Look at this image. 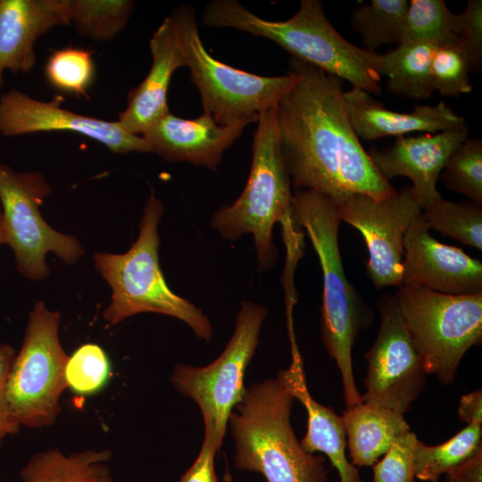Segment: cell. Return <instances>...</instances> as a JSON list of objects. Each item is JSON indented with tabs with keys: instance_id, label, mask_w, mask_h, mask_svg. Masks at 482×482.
Masks as SVG:
<instances>
[{
	"instance_id": "cell-1",
	"label": "cell",
	"mask_w": 482,
	"mask_h": 482,
	"mask_svg": "<svg viewBox=\"0 0 482 482\" xmlns=\"http://www.w3.org/2000/svg\"><path fill=\"white\" fill-rule=\"evenodd\" d=\"M294 87L276 106L281 154L295 189H312L336 203L353 194L375 199L397 190L378 171L349 120L343 80L298 60Z\"/></svg>"
},
{
	"instance_id": "cell-2",
	"label": "cell",
	"mask_w": 482,
	"mask_h": 482,
	"mask_svg": "<svg viewBox=\"0 0 482 482\" xmlns=\"http://www.w3.org/2000/svg\"><path fill=\"white\" fill-rule=\"evenodd\" d=\"M201 21L212 28H231L265 37L328 74L363 89L381 93V54L357 46L327 19L321 1L301 0L297 12L287 21L258 17L237 0H212L205 4Z\"/></svg>"
},
{
	"instance_id": "cell-3",
	"label": "cell",
	"mask_w": 482,
	"mask_h": 482,
	"mask_svg": "<svg viewBox=\"0 0 482 482\" xmlns=\"http://www.w3.org/2000/svg\"><path fill=\"white\" fill-rule=\"evenodd\" d=\"M292 210L320 261L323 282L321 339L339 369L345 403L350 408L362 403L353 378L352 349L359 332L372 321L373 312L345 274L338 245L341 220L335 200L312 189H295Z\"/></svg>"
},
{
	"instance_id": "cell-4",
	"label": "cell",
	"mask_w": 482,
	"mask_h": 482,
	"mask_svg": "<svg viewBox=\"0 0 482 482\" xmlns=\"http://www.w3.org/2000/svg\"><path fill=\"white\" fill-rule=\"evenodd\" d=\"M294 400L278 378L245 388L229 419L238 470L261 473L267 482H327L325 458L306 452L295 435Z\"/></svg>"
},
{
	"instance_id": "cell-5",
	"label": "cell",
	"mask_w": 482,
	"mask_h": 482,
	"mask_svg": "<svg viewBox=\"0 0 482 482\" xmlns=\"http://www.w3.org/2000/svg\"><path fill=\"white\" fill-rule=\"evenodd\" d=\"M164 206L152 190L139 221L137 240L124 253H96V269L112 289L109 305L103 313L111 325L138 313L153 312L185 322L195 335L206 342L213 337V327L202 309L175 294L168 286L159 263L158 225Z\"/></svg>"
},
{
	"instance_id": "cell-6",
	"label": "cell",
	"mask_w": 482,
	"mask_h": 482,
	"mask_svg": "<svg viewBox=\"0 0 482 482\" xmlns=\"http://www.w3.org/2000/svg\"><path fill=\"white\" fill-rule=\"evenodd\" d=\"M252 148L244 190L232 204H223L212 213L210 225L225 241L252 235L258 270L266 271L278 258L273 227L293 214L292 185L279 146L276 107L260 115Z\"/></svg>"
},
{
	"instance_id": "cell-7",
	"label": "cell",
	"mask_w": 482,
	"mask_h": 482,
	"mask_svg": "<svg viewBox=\"0 0 482 482\" xmlns=\"http://www.w3.org/2000/svg\"><path fill=\"white\" fill-rule=\"evenodd\" d=\"M168 18L189 69V80L200 93L204 112L219 124L257 122L298 79L292 71L285 75L260 76L214 59L201 41L195 10L190 4L179 6Z\"/></svg>"
},
{
	"instance_id": "cell-8",
	"label": "cell",
	"mask_w": 482,
	"mask_h": 482,
	"mask_svg": "<svg viewBox=\"0 0 482 482\" xmlns=\"http://www.w3.org/2000/svg\"><path fill=\"white\" fill-rule=\"evenodd\" d=\"M395 299L425 372L453 382L466 352L482 339V293L447 295L401 286Z\"/></svg>"
},
{
	"instance_id": "cell-9",
	"label": "cell",
	"mask_w": 482,
	"mask_h": 482,
	"mask_svg": "<svg viewBox=\"0 0 482 482\" xmlns=\"http://www.w3.org/2000/svg\"><path fill=\"white\" fill-rule=\"evenodd\" d=\"M60 322V312L49 310L42 301L29 312L5 389L10 411L21 428L50 427L62 411L69 356L59 338Z\"/></svg>"
},
{
	"instance_id": "cell-10",
	"label": "cell",
	"mask_w": 482,
	"mask_h": 482,
	"mask_svg": "<svg viewBox=\"0 0 482 482\" xmlns=\"http://www.w3.org/2000/svg\"><path fill=\"white\" fill-rule=\"evenodd\" d=\"M268 314L265 306L244 301L237 314L233 334L222 353L208 365L184 363L174 366L170 382L183 396L192 399L201 410L204 438L220 450L229 416L242 400L245 373L259 344V336Z\"/></svg>"
},
{
	"instance_id": "cell-11",
	"label": "cell",
	"mask_w": 482,
	"mask_h": 482,
	"mask_svg": "<svg viewBox=\"0 0 482 482\" xmlns=\"http://www.w3.org/2000/svg\"><path fill=\"white\" fill-rule=\"evenodd\" d=\"M51 192V186L39 172H16L0 162V204L6 244L14 253L18 270L30 279L49 275L46 260L49 252L67 264L77 262L84 253L75 237L56 231L42 217L39 206Z\"/></svg>"
},
{
	"instance_id": "cell-12",
	"label": "cell",
	"mask_w": 482,
	"mask_h": 482,
	"mask_svg": "<svg viewBox=\"0 0 482 482\" xmlns=\"http://www.w3.org/2000/svg\"><path fill=\"white\" fill-rule=\"evenodd\" d=\"M380 314L378 336L365 355L368 372L362 402L401 414L410 411L426 386L420 356L400 312L395 295L377 300Z\"/></svg>"
},
{
	"instance_id": "cell-13",
	"label": "cell",
	"mask_w": 482,
	"mask_h": 482,
	"mask_svg": "<svg viewBox=\"0 0 482 482\" xmlns=\"http://www.w3.org/2000/svg\"><path fill=\"white\" fill-rule=\"evenodd\" d=\"M337 204L340 220L358 229L365 240L367 273L375 287H401L404 235L422 211L411 187L383 199L353 194Z\"/></svg>"
},
{
	"instance_id": "cell-14",
	"label": "cell",
	"mask_w": 482,
	"mask_h": 482,
	"mask_svg": "<svg viewBox=\"0 0 482 482\" xmlns=\"http://www.w3.org/2000/svg\"><path fill=\"white\" fill-rule=\"evenodd\" d=\"M61 96L35 99L19 89L0 96V134L15 137L48 131L79 133L106 146L113 154L151 153L141 136L127 132L118 121L86 116L61 106Z\"/></svg>"
},
{
	"instance_id": "cell-15",
	"label": "cell",
	"mask_w": 482,
	"mask_h": 482,
	"mask_svg": "<svg viewBox=\"0 0 482 482\" xmlns=\"http://www.w3.org/2000/svg\"><path fill=\"white\" fill-rule=\"evenodd\" d=\"M402 285L447 295L482 293V263L461 249L438 242L421 213L403 238Z\"/></svg>"
},
{
	"instance_id": "cell-16",
	"label": "cell",
	"mask_w": 482,
	"mask_h": 482,
	"mask_svg": "<svg viewBox=\"0 0 482 482\" xmlns=\"http://www.w3.org/2000/svg\"><path fill=\"white\" fill-rule=\"evenodd\" d=\"M467 123L458 128L417 137H399L386 148L372 146L367 154L388 182L403 176L411 179V193L423 209L442 198L436 182L450 154L467 138Z\"/></svg>"
},
{
	"instance_id": "cell-17",
	"label": "cell",
	"mask_w": 482,
	"mask_h": 482,
	"mask_svg": "<svg viewBox=\"0 0 482 482\" xmlns=\"http://www.w3.org/2000/svg\"><path fill=\"white\" fill-rule=\"evenodd\" d=\"M248 122L221 125L203 112L193 120L166 113L141 137L151 153L169 162H188L217 170L224 152L243 134Z\"/></svg>"
},
{
	"instance_id": "cell-18",
	"label": "cell",
	"mask_w": 482,
	"mask_h": 482,
	"mask_svg": "<svg viewBox=\"0 0 482 482\" xmlns=\"http://www.w3.org/2000/svg\"><path fill=\"white\" fill-rule=\"evenodd\" d=\"M70 24V0H0V89L5 71L17 74L33 69L40 36Z\"/></svg>"
},
{
	"instance_id": "cell-19",
	"label": "cell",
	"mask_w": 482,
	"mask_h": 482,
	"mask_svg": "<svg viewBox=\"0 0 482 482\" xmlns=\"http://www.w3.org/2000/svg\"><path fill=\"white\" fill-rule=\"evenodd\" d=\"M351 124L359 138L367 141L383 137H403L411 132L437 133L466 123L445 102L435 105H415L411 112L386 109L370 94L352 87L343 94Z\"/></svg>"
},
{
	"instance_id": "cell-20",
	"label": "cell",
	"mask_w": 482,
	"mask_h": 482,
	"mask_svg": "<svg viewBox=\"0 0 482 482\" xmlns=\"http://www.w3.org/2000/svg\"><path fill=\"white\" fill-rule=\"evenodd\" d=\"M149 48L151 68L144 80L129 91L127 106L117 120L127 132L137 136L170 112L167 93L172 74L186 66L168 17L154 32Z\"/></svg>"
},
{
	"instance_id": "cell-21",
	"label": "cell",
	"mask_w": 482,
	"mask_h": 482,
	"mask_svg": "<svg viewBox=\"0 0 482 482\" xmlns=\"http://www.w3.org/2000/svg\"><path fill=\"white\" fill-rule=\"evenodd\" d=\"M277 378L304 406L307 412V431L300 442L310 453H322L339 474L340 482H362L359 471L346 458V436L343 418L331 407L319 403L311 395L299 351L292 353V362L278 371Z\"/></svg>"
},
{
	"instance_id": "cell-22",
	"label": "cell",
	"mask_w": 482,
	"mask_h": 482,
	"mask_svg": "<svg viewBox=\"0 0 482 482\" xmlns=\"http://www.w3.org/2000/svg\"><path fill=\"white\" fill-rule=\"evenodd\" d=\"M341 416L355 467L373 466L398 436L410 430L403 414L363 402L346 408Z\"/></svg>"
},
{
	"instance_id": "cell-23",
	"label": "cell",
	"mask_w": 482,
	"mask_h": 482,
	"mask_svg": "<svg viewBox=\"0 0 482 482\" xmlns=\"http://www.w3.org/2000/svg\"><path fill=\"white\" fill-rule=\"evenodd\" d=\"M108 449L65 454L58 448L40 451L20 471L21 482H114Z\"/></svg>"
},
{
	"instance_id": "cell-24",
	"label": "cell",
	"mask_w": 482,
	"mask_h": 482,
	"mask_svg": "<svg viewBox=\"0 0 482 482\" xmlns=\"http://www.w3.org/2000/svg\"><path fill=\"white\" fill-rule=\"evenodd\" d=\"M438 46L429 42H405L383 54L380 75L387 78V89L401 97L426 100L434 92L431 61Z\"/></svg>"
},
{
	"instance_id": "cell-25",
	"label": "cell",
	"mask_w": 482,
	"mask_h": 482,
	"mask_svg": "<svg viewBox=\"0 0 482 482\" xmlns=\"http://www.w3.org/2000/svg\"><path fill=\"white\" fill-rule=\"evenodd\" d=\"M481 436L482 424L473 422L441 445H427L419 440L414 452L415 478L437 482L482 449Z\"/></svg>"
},
{
	"instance_id": "cell-26",
	"label": "cell",
	"mask_w": 482,
	"mask_h": 482,
	"mask_svg": "<svg viewBox=\"0 0 482 482\" xmlns=\"http://www.w3.org/2000/svg\"><path fill=\"white\" fill-rule=\"evenodd\" d=\"M407 0H372L355 8L349 18L362 37V48L377 52L383 45L399 44Z\"/></svg>"
},
{
	"instance_id": "cell-27",
	"label": "cell",
	"mask_w": 482,
	"mask_h": 482,
	"mask_svg": "<svg viewBox=\"0 0 482 482\" xmlns=\"http://www.w3.org/2000/svg\"><path fill=\"white\" fill-rule=\"evenodd\" d=\"M482 204L442 198L424 207L421 215L429 229L482 250Z\"/></svg>"
},
{
	"instance_id": "cell-28",
	"label": "cell",
	"mask_w": 482,
	"mask_h": 482,
	"mask_svg": "<svg viewBox=\"0 0 482 482\" xmlns=\"http://www.w3.org/2000/svg\"><path fill=\"white\" fill-rule=\"evenodd\" d=\"M457 14L444 0H411L402 25L400 43L429 42L437 46L455 43Z\"/></svg>"
},
{
	"instance_id": "cell-29",
	"label": "cell",
	"mask_w": 482,
	"mask_h": 482,
	"mask_svg": "<svg viewBox=\"0 0 482 482\" xmlns=\"http://www.w3.org/2000/svg\"><path fill=\"white\" fill-rule=\"evenodd\" d=\"M71 23L96 41L115 37L128 24L135 3L130 0H70Z\"/></svg>"
},
{
	"instance_id": "cell-30",
	"label": "cell",
	"mask_w": 482,
	"mask_h": 482,
	"mask_svg": "<svg viewBox=\"0 0 482 482\" xmlns=\"http://www.w3.org/2000/svg\"><path fill=\"white\" fill-rule=\"evenodd\" d=\"M439 178L448 189L482 204V140L467 138L450 154Z\"/></svg>"
},
{
	"instance_id": "cell-31",
	"label": "cell",
	"mask_w": 482,
	"mask_h": 482,
	"mask_svg": "<svg viewBox=\"0 0 482 482\" xmlns=\"http://www.w3.org/2000/svg\"><path fill=\"white\" fill-rule=\"evenodd\" d=\"M95 72L92 53L78 47L54 51L45 66L46 77L53 87L82 96H87Z\"/></svg>"
},
{
	"instance_id": "cell-32",
	"label": "cell",
	"mask_w": 482,
	"mask_h": 482,
	"mask_svg": "<svg viewBox=\"0 0 482 482\" xmlns=\"http://www.w3.org/2000/svg\"><path fill=\"white\" fill-rule=\"evenodd\" d=\"M470 71V61L457 44L438 46L431 61L433 90L445 97H459L471 92Z\"/></svg>"
},
{
	"instance_id": "cell-33",
	"label": "cell",
	"mask_w": 482,
	"mask_h": 482,
	"mask_svg": "<svg viewBox=\"0 0 482 482\" xmlns=\"http://www.w3.org/2000/svg\"><path fill=\"white\" fill-rule=\"evenodd\" d=\"M68 387L80 395L99 391L111 374L110 362L104 351L96 344H86L69 356L66 365Z\"/></svg>"
},
{
	"instance_id": "cell-34",
	"label": "cell",
	"mask_w": 482,
	"mask_h": 482,
	"mask_svg": "<svg viewBox=\"0 0 482 482\" xmlns=\"http://www.w3.org/2000/svg\"><path fill=\"white\" fill-rule=\"evenodd\" d=\"M419 439L411 430L398 436L373 465V482H414V452Z\"/></svg>"
},
{
	"instance_id": "cell-35",
	"label": "cell",
	"mask_w": 482,
	"mask_h": 482,
	"mask_svg": "<svg viewBox=\"0 0 482 482\" xmlns=\"http://www.w3.org/2000/svg\"><path fill=\"white\" fill-rule=\"evenodd\" d=\"M456 44L468 57L471 70L482 62V1L469 0L465 10L457 14L454 29Z\"/></svg>"
},
{
	"instance_id": "cell-36",
	"label": "cell",
	"mask_w": 482,
	"mask_h": 482,
	"mask_svg": "<svg viewBox=\"0 0 482 482\" xmlns=\"http://www.w3.org/2000/svg\"><path fill=\"white\" fill-rule=\"evenodd\" d=\"M15 356L16 351L12 345L0 344V445L7 436L16 435L21 428L12 415L5 397L8 376Z\"/></svg>"
},
{
	"instance_id": "cell-37",
	"label": "cell",
	"mask_w": 482,
	"mask_h": 482,
	"mask_svg": "<svg viewBox=\"0 0 482 482\" xmlns=\"http://www.w3.org/2000/svg\"><path fill=\"white\" fill-rule=\"evenodd\" d=\"M218 451L214 444L204 437L195 461L181 475L179 482H219L214 468V459Z\"/></svg>"
},
{
	"instance_id": "cell-38",
	"label": "cell",
	"mask_w": 482,
	"mask_h": 482,
	"mask_svg": "<svg viewBox=\"0 0 482 482\" xmlns=\"http://www.w3.org/2000/svg\"><path fill=\"white\" fill-rule=\"evenodd\" d=\"M445 475V482H482V449Z\"/></svg>"
},
{
	"instance_id": "cell-39",
	"label": "cell",
	"mask_w": 482,
	"mask_h": 482,
	"mask_svg": "<svg viewBox=\"0 0 482 482\" xmlns=\"http://www.w3.org/2000/svg\"><path fill=\"white\" fill-rule=\"evenodd\" d=\"M458 414L467 424H482V392L481 389L466 394L461 397Z\"/></svg>"
},
{
	"instance_id": "cell-40",
	"label": "cell",
	"mask_w": 482,
	"mask_h": 482,
	"mask_svg": "<svg viewBox=\"0 0 482 482\" xmlns=\"http://www.w3.org/2000/svg\"><path fill=\"white\" fill-rule=\"evenodd\" d=\"M6 244L5 231L4 228L3 213L0 209V245Z\"/></svg>"
},
{
	"instance_id": "cell-41",
	"label": "cell",
	"mask_w": 482,
	"mask_h": 482,
	"mask_svg": "<svg viewBox=\"0 0 482 482\" xmlns=\"http://www.w3.org/2000/svg\"><path fill=\"white\" fill-rule=\"evenodd\" d=\"M0 207H1V204H0Z\"/></svg>"
}]
</instances>
